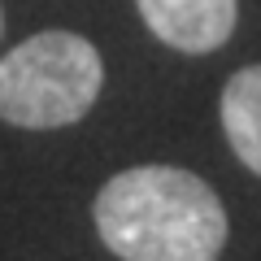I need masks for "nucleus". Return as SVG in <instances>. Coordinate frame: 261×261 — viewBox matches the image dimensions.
<instances>
[{"instance_id":"4","label":"nucleus","mask_w":261,"mask_h":261,"mask_svg":"<svg viewBox=\"0 0 261 261\" xmlns=\"http://www.w3.org/2000/svg\"><path fill=\"white\" fill-rule=\"evenodd\" d=\"M222 130L235 157L261 174V65H244L222 87Z\"/></svg>"},{"instance_id":"3","label":"nucleus","mask_w":261,"mask_h":261,"mask_svg":"<svg viewBox=\"0 0 261 261\" xmlns=\"http://www.w3.org/2000/svg\"><path fill=\"white\" fill-rule=\"evenodd\" d=\"M140 18L161 44L178 53H214L231 39L240 5L235 0H135Z\"/></svg>"},{"instance_id":"1","label":"nucleus","mask_w":261,"mask_h":261,"mask_svg":"<svg viewBox=\"0 0 261 261\" xmlns=\"http://www.w3.org/2000/svg\"><path fill=\"white\" fill-rule=\"evenodd\" d=\"M96 231L122 261H218L226 248V209L192 170L135 166L100 187Z\"/></svg>"},{"instance_id":"5","label":"nucleus","mask_w":261,"mask_h":261,"mask_svg":"<svg viewBox=\"0 0 261 261\" xmlns=\"http://www.w3.org/2000/svg\"><path fill=\"white\" fill-rule=\"evenodd\" d=\"M0 35H5V9H0Z\"/></svg>"},{"instance_id":"2","label":"nucleus","mask_w":261,"mask_h":261,"mask_svg":"<svg viewBox=\"0 0 261 261\" xmlns=\"http://www.w3.org/2000/svg\"><path fill=\"white\" fill-rule=\"evenodd\" d=\"M105 65L96 44L74 31H39L0 57V122L53 130L96 105Z\"/></svg>"}]
</instances>
